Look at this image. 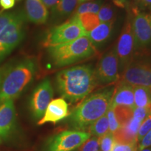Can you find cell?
<instances>
[{"instance_id":"cell-38","label":"cell","mask_w":151,"mask_h":151,"mask_svg":"<svg viewBox=\"0 0 151 151\" xmlns=\"http://www.w3.org/2000/svg\"><path fill=\"white\" fill-rule=\"evenodd\" d=\"M139 151H151V148H144V149H143V150H139Z\"/></svg>"},{"instance_id":"cell-24","label":"cell","mask_w":151,"mask_h":151,"mask_svg":"<svg viewBox=\"0 0 151 151\" xmlns=\"http://www.w3.org/2000/svg\"><path fill=\"white\" fill-rule=\"evenodd\" d=\"M101 5H102V2L100 0L86 1V2L82 3L78 6L76 10L75 14L79 15L85 14V13H92V14H97Z\"/></svg>"},{"instance_id":"cell-32","label":"cell","mask_w":151,"mask_h":151,"mask_svg":"<svg viewBox=\"0 0 151 151\" xmlns=\"http://www.w3.org/2000/svg\"><path fill=\"white\" fill-rule=\"evenodd\" d=\"M15 6V0H0V7L3 11L10 10Z\"/></svg>"},{"instance_id":"cell-33","label":"cell","mask_w":151,"mask_h":151,"mask_svg":"<svg viewBox=\"0 0 151 151\" xmlns=\"http://www.w3.org/2000/svg\"><path fill=\"white\" fill-rule=\"evenodd\" d=\"M137 4L141 9L151 10V0H137Z\"/></svg>"},{"instance_id":"cell-29","label":"cell","mask_w":151,"mask_h":151,"mask_svg":"<svg viewBox=\"0 0 151 151\" xmlns=\"http://www.w3.org/2000/svg\"><path fill=\"white\" fill-rule=\"evenodd\" d=\"M106 116L107 119H108L109 122V132L111 133H113L116 130H117L120 127L118 121H117L116 116H115L114 111H113V107L110 106L109 110L106 112Z\"/></svg>"},{"instance_id":"cell-26","label":"cell","mask_w":151,"mask_h":151,"mask_svg":"<svg viewBox=\"0 0 151 151\" xmlns=\"http://www.w3.org/2000/svg\"><path fill=\"white\" fill-rule=\"evenodd\" d=\"M99 148L101 151H112L115 142L113 133L108 132L102 137H99Z\"/></svg>"},{"instance_id":"cell-23","label":"cell","mask_w":151,"mask_h":151,"mask_svg":"<svg viewBox=\"0 0 151 151\" xmlns=\"http://www.w3.org/2000/svg\"><path fill=\"white\" fill-rule=\"evenodd\" d=\"M78 16L83 27L88 34L101 23L97 14H92V13H85V14L78 15Z\"/></svg>"},{"instance_id":"cell-5","label":"cell","mask_w":151,"mask_h":151,"mask_svg":"<svg viewBox=\"0 0 151 151\" xmlns=\"http://www.w3.org/2000/svg\"><path fill=\"white\" fill-rule=\"evenodd\" d=\"M50 61L56 67H62L91 58L97 54L96 47L88 36L69 42L48 48Z\"/></svg>"},{"instance_id":"cell-17","label":"cell","mask_w":151,"mask_h":151,"mask_svg":"<svg viewBox=\"0 0 151 151\" xmlns=\"http://www.w3.org/2000/svg\"><path fill=\"white\" fill-rule=\"evenodd\" d=\"M114 21L101 22L97 27L88 34V37L94 46H101L110 38Z\"/></svg>"},{"instance_id":"cell-16","label":"cell","mask_w":151,"mask_h":151,"mask_svg":"<svg viewBox=\"0 0 151 151\" xmlns=\"http://www.w3.org/2000/svg\"><path fill=\"white\" fill-rule=\"evenodd\" d=\"M116 106H126L135 108L133 87L121 83H119L116 89L114 90L111 103V107Z\"/></svg>"},{"instance_id":"cell-13","label":"cell","mask_w":151,"mask_h":151,"mask_svg":"<svg viewBox=\"0 0 151 151\" xmlns=\"http://www.w3.org/2000/svg\"><path fill=\"white\" fill-rule=\"evenodd\" d=\"M69 105L64 98L51 100L39 121V125L52 122L55 124L69 116Z\"/></svg>"},{"instance_id":"cell-31","label":"cell","mask_w":151,"mask_h":151,"mask_svg":"<svg viewBox=\"0 0 151 151\" xmlns=\"http://www.w3.org/2000/svg\"><path fill=\"white\" fill-rule=\"evenodd\" d=\"M151 146V129L149 131L147 134L140 141V144L139 146V150H141L143 149L148 148Z\"/></svg>"},{"instance_id":"cell-8","label":"cell","mask_w":151,"mask_h":151,"mask_svg":"<svg viewBox=\"0 0 151 151\" xmlns=\"http://www.w3.org/2000/svg\"><path fill=\"white\" fill-rule=\"evenodd\" d=\"M53 97V88L49 79H44L36 87L29 101V109L35 120L42 118Z\"/></svg>"},{"instance_id":"cell-15","label":"cell","mask_w":151,"mask_h":151,"mask_svg":"<svg viewBox=\"0 0 151 151\" xmlns=\"http://www.w3.org/2000/svg\"><path fill=\"white\" fill-rule=\"evenodd\" d=\"M24 14L26 20L37 24L46 23L48 11L42 0H25Z\"/></svg>"},{"instance_id":"cell-2","label":"cell","mask_w":151,"mask_h":151,"mask_svg":"<svg viewBox=\"0 0 151 151\" xmlns=\"http://www.w3.org/2000/svg\"><path fill=\"white\" fill-rule=\"evenodd\" d=\"M114 88L104 90L89 96L69 115V125L77 131H83L106 113L111 106Z\"/></svg>"},{"instance_id":"cell-25","label":"cell","mask_w":151,"mask_h":151,"mask_svg":"<svg viewBox=\"0 0 151 151\" xmlns=\"http://www.w3.org/2000/svg\"><path fill=\"white\" fill-rule=\"evenodd\" d=\"M100 22H107L114 21V11L110 5L101 6L97 13Z\"/></svg>"},{"instance_id":"cell-19","label":"cell","mask_w":151,"mask_h":151,"mask_svg":"<svg viewBox=\"0 0 151 151\" xmlns=\"http://www.w3.org/2000/svg\"><path fill=\"white\" fill-rule=\"evenodd\" d=\"M135 107H147L151 104V88L143 86L133 87Z\"/></svg>"},{"instance_id":"cell-7","label":"cell","mask_w":151,"mask_h":151,"mask_svg":"<svg viewBox=\"0 0 151 151\" xmlns=\"http://www.w3.org/2000/svg\"><path fill=\"white\" fill-rule=\"evenodd\" d=\"M88 132L67 130L50 137L44 145L43 151H73L90 137Z\"/></svg>"},{"instance_id":"cell-4","label":"cell","mask_w":151,"mask_h":151,"mask_svg":"<svg viewBox=\"0 0 151 151\" xmlns=\"http://www.w3.org/2000/svg\"><path fill=\"white\" fill-rule=\"evenodd\" d=\"M25 20L22 11L0 13V65L24 39Z\"/></svg>"},{"instance_id":"cell-20","label":"cell","mask_w":151,"mask_h":151,"mask_svg":"<svg viewBox=\"0 0 151 151\" xmlns=\"http://www.w3.org/2000/svg\"><path fill=\"white\" fill-rule=\"evenodd\" d=\"M115 142L119 144L134 145L137 143V136L132 134L126 127H120L113 133Z\"/></svg>"},{"instance_id":"cell-28","label":"cell","mask_w":151,"mask_h":151,"mask_svg":"<svg viewBox=\"0 0 151 151\" xmlns=\"http://www.w3.org/2000/svg\"><path fill=\"white\" fill-rule=\"evenodd\" d=\"M151 129V115L146 118L141 122L137 133V140L140 141Z\"/></svg>"},{"instance_id":"cell-12","label":"cell","mask_w":151,"mask_h":151,"mask_svg":"<svg viewBox=\"0 0 151 151\" xmlns=\"http://www.w3.org/2000/svg\"><path fill=\"white\" fill-rule=\"evenodd\" d=\"M132 29L135 49L151 44V14L137 11L134 17L132 18Z\"/></svg>"},{"instance_id":"cell-1","label":"cell","mask_w":151,"mask_h":151,"mask_svg":"<svg viewBox=\"0 0 151 151\" xmlns=\"http://www.w3.org/2000/svg\"><path fill=\"white\" fill-rule=\"evenodd\" d=\"M55 80L60 95L71 102L86 97L97 86L94 69L90 65L64 69L57 74Z\"/></svg>"},{"instance_id":"cell-27","label":"cell","mask_w":151,"mask_h":151,"mask_svg":"<svg viewBox=\"0 0 151 151\" xmlns=\"http://www.w3.org/2000/svg\"><path fill=\"white\" fill-rule=\"evenodd\" d=\"M99 139L98 137H92L81 144L76 150V151H99Z\"/></svg>"},{"instance_id":"cell-11","label":"cell","mask_w":151,"mask_h":151,"mask_svg":"<svg viewBox=\"0 0 151 151\" xmlns=\"http://www.w3.org/2000/svg\"><path fill=\"white\" fill-rule=\"evenodd\" d=\"M120 83L132 87L151 88V67L144 64H130L122 71Z\"/></svg>"},{"instance_id":"cell-6","label":"cell","mask_w":151,"mask_h":151,"mask_svg":"<svg viewBox=\"0 0 151 151\" xmlns=\"http://www.w3.org/2000/svg\"><path fill=\"white\" fill-rule=\"evenodd\" d=\"M84 36H88V33L83 27L78 15L75 14L67 21L52 27L47 34L43 44L48 48L69 42Z\"/></svg>"},{"instance_id":"cell-14","label":"cell","mask_w":151,"mask_h":151,"mask_svg":"<svg viewBox=\"0 0 151 151\" xmlns=\"http://www.w3.org/2000/svg\"><path fill=\"white\" fill-rule=\"evenodd\" d=\"M16 115L14 100H7L0 104V137L6 139L14 131Z\"/></svg>"},{"instance_id":"cell-35","label":"cell","mask_w":151,"mask_h":151,"mask_svg":"<svg viewBox=\"0 0 151 151\" xmlns=\"http://www.w3.org/2000/svg\"><path fill=\"white\" fill-rule=\"evenodd\" d=\"M113 4L120 8H125L127 4V0H112Z\"/></svg>"},{"instance_id":"cell-30","label":"cell","mask_w":151,"mask_h":151,"mask_svg":"<svg viewBox=\"0 0 151 151\" xmlns=\"http://www.w3.org/2000/svg\"><path fill=\"white\" fill-rule=\"evenodd\" d=\"M112 151H137V145H126L115 143Z\"/></svg>"},{"instance_id":"cell-3","label":"cell","mask_w":151,"mask_h":151,"mask_svg":"<svg viewBox=\"0 0 151 151\" xmlns=\"http://www.w3.org/2000/svg\"><path fill=\"white\" fill-rule=\"evenodd\" d=\"M37 69V63L32 58L8 66L0 86V104L19 97L32 81Z\"/></svg>"},{"instance_id":"cell-9","label":"cell","mask_w":151,"mask_h":151,"mask_svg":"<svg viewBox=\"0 0 151 151\" xmlns=\"http://www.w3.org/2000/svg\"><path fill=\"white\" fill-rule=\"evenodd\" d=\"M135 49L134 38L132 29V18L129 16L124 24L115 48L122 71L130 65Z\"/></svg>"},{"instance_id":"cell-10","label":"cell","mask_w":151,"mask_h":151,"mask_svg":"<svg viewBox=\"0 0 151 151\" xmlns=\"http://www.w3.org/2000/svg\"><path fill=\"white\" fill-rule=\"evenodd\" d=\"M119 67L120 64L115 49L105 54L94 70L97 85L109 84L118 81L120 78Z\"/></svg>"},{"instance_id":"cell-36","label":"cell","mask_w":151,"mask_h":151,"mask_svg":"<svg viewBox=\"0 0 151 151\" xmlns=\"http://www.w3.org/2000/svg\"><path fill=\"white\" fill-rule=\"evenodd\" d=\"M8 65L3 66V67H0V86H1V81H2V78L4 77V75L6 71L7 68H8Z\"/></svg>"},{"instance_id":"cell-34","label":"cell","mask_w":151,"mask_h":151,"mask_svg":"<svg viewBox=\"0 0 151 151\" xmlns=\"http://www.w3.org/2000/svg\"><path fill=\"white\" fill-rule=\"evenodd\" d=\"M44 5L47 9H52L55 6L60 0H42Z\"/></svg>"},{"instance_id":"cell-21","label":"cell","mask_w":151,"mask_h":151,"mask_svg":"<svg viewBox=\"0 0 151 151\" xmlns=\"http://www.w3.org/2000/svg\"><path fill=\"white\" fill-rule=\"evenodd\" d=\"M115 116L120 127H125L133 118L134 109L126 106H116L113 107Z\"/></svg>"},{"instance_id":"cell-22","label":"cell","mask_w":151,"mask_h":151,"mask_svg":"<svg viewBox=\"0 0 151 151\" xmlns=\"http://www.w3.org/2000/svg\"><path fill=\"white\" fill-rule=\"evenodd\" d=\"M109 129V122L106 113L88 128V132L93 137L99 138L108 133Z\"/></svg>"},{"instance_id":"cell-37","label":"cell","mask_w":151,"mask_h":151,"mask_svg":"<svg viewBox=\"0 0 151 151\" xmlns=\"http://www.w3.org/2000/svg\"><path fill=\"white\" fill-rule=\"evenodd\" d=\"M91 1V0H78V4H81L82 3H84V2H86V1Z\"/></svg>"},{"instance_id":"cell-18","label":"cell","mask_w":151,"mask_h":151,"mask_svg":"<svg viewBox=\"0 0 151 151\" xmlns=\"http://www.w3.org/2000/svg\"><path fill=\"white\" fill-rule=\"evenodd\" d=\"M78 4V0H60L52 9V18L59 19L69 16Z\"/></svg>"},{"instance_id":"cell-39","label":"cell","mask_w":151,"mask_h":151,"mask_svg":"<svg viewBox=\"0 0 151 151\" xmlns=\"http://www.w3.org/2000/svg\"><path fill=\"white\" fill-rule=\"evenodd\" d=\"M0 142H1V137H0Z\"/></svg>"}]
</instances>
